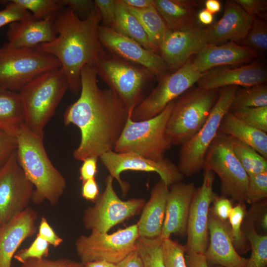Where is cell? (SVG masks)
I'll return each mask as SVG.
<instances>
[{
	"label": "cell",
	"mask_w": 267,
	"mask_h": 267,
	"mask_svg": "<svg viewBox=\"0 0 267 267\" xmlns=\"http://www.w3.org/2000/svg\"><path fill=\"white\" fill-rule=\"evenodd\" d=\"M94 66L86 65L81 72V91L78 99L69 105L64 115L65 126H76L81 140L73 152L79 161L113 150L126 123L129 112L111 89L98 85Z\"/></svg>",
	"instance_id": "1"
},
{
	"label": "cell",
	"mask_w": 267,
	"mask_h": 267,
	"mask_svg": "<svg viewBox=\"0 0 267 267\" xmlns=\"http://www.w3.org/2000/svg\"><path fill=\"white\" fill-rule=\"evenodd\" d=\"M101 22L99 11L95 5L83 19L69 8L62 9L54 19L56 38L35 47L58 59L67 79L69 89L75 95L81 91L83 67L95 66L105 52L98 34Z\"/></svg>",
	"instance_id": "2"
},
{
	"label": "cell",
	"mask_w": 267,
	"mask_h": 267,
	"mask_svg": "<svg viewBox=\"0 0 267 267\" xmlns=\"http://www.w3.org/2000/svg\"><path fill=\"white\" fill-rule=\"evenodd\" d=\"M16 157L25 175L34 186L32 201H47L56 205L66 188V180L51 163L45 150L43 139L24 123L15 134Z\"/></svg>",
	"instance_id": "3"
},
{
	"label": "cell",
	"mask_w": 267,
	"mask_h": 267,
	"mask_svg": "<svg viewBox=\"0 0 267 267\" xmlns=\"http://www.w3.org/2000/svg\"><path fill=\"white\" fill-rule=\"evenodd\" d=\"M68 89V81L61 68L44 73L25 85L18 91L25 125L44 137L45 127Z\"/></svg>",
	"instance_id": "4"
},
{
	"label": "cell",
	"mask_w": 267,
	"mask_h": 267,
	"mask_svg": "<svg viewBox=\"0 0 267 267\" xmlns=\"http://www.w3.org/2000/svg\"><path fill=\"white\" fill-rule=\"evenodd\" d=\"M174 101L155 117L135 121L130 113L113 151L117 153L132 152L144 158L160 160L172 145L166 133L168 120Z\"/></svg>",
	"instance_id": "5"
},
{
	"label": "cell",
	"mask_w": 267,
	"mask_h": 267,
	"mask_svg": "<svg viewBox=\"0 0 267 267\" xmlns=\"http://www.w3.org/2000/svg\"><path fill=\"white\" fill-rule=\"evenodd\" d=\"M219 89L191 87L174 101L166 133L172 145H182L202 128L219 96Z\"/></svg>",
	"instance_id": "6"
},
{
	"label": "cell",
	"mask_w": 267,
	"mask_h": 267,
	"mask_svg": "<svg viewBox=\"0 0 267 267\" xmlns=\"http://www.w3.org/2000/svg\"><path fill=\"white\" fill-rule=\"evenodd\" d=\"M94 66L97 75L116 93L129 112L133 113L142 101L145 86L155 77L146 68L108 51Z\"/></svg>",
	"instance_id": "7"
},
{
	"label": "cell",
	"mask_w": 267,
	"mask_h": 267,
	"mask_svg": "<svg viewBox=\"0 0 267 267\" xmlns=\"http://www.w3.org/2000/svg\"><path fill=\"white\" fill-rule=\"evenodd\" d=\"M61 68L53 55L36 48H0V88L18 92L39 75Z\"/></svg>",
	"instance_id": "8"
},
{
	"label": "cell",
	"mask_w": 267,
	"mask_h": 267,
	"mask_svg": "<svg viewBox=\"0 0 267 267\" xmlns=\"http://www.w3.org/2000/svg\"><path fill=\"white\" fill-rule=\"evenodd\" d=\"M237 89L227 86L219 89L218 98L204 124L181 145L178 167L183 176H192L203 169L205 154L219 133L223 117L229 111Z\"/></svg>",
	"instance_id": "9"
},
{
	"label": "cell",
	"mask_w": 267,
	"mask_h": 267,
	"mask_svg": "<svg viewBox=\"0 0 267 267\" xmlns=\"http://www.w3.org/2000/svg\"><path fill=\"white\" fill-rule=\"evenodd\" d=\"M204 167L219 176L223 196L238 203L246 202L249 176L234 154L227 135L218 133L205 154Z\"/></svg>",
	"instance_id": "10"
},
{
	"label": "cell",
	"mask_w": 267,
	"mask_h": 267,
	"mask_svg": "<svg viewBox=\"0 0 267 267\" xmlns=\"http://www.w3.org/2000/svg\"><path fill=\"white\" fill-rule=\"evenodd\" d=\"M114 178L110 175L105 179V189L92 206L86 209L83 222L86 229L108 233L113 227L141 213L146 203L144 198L122 200L113 187Z\"/></svg>",
	"instance_id": "11"
},
{
	"label": "cell",
	"mask_w": 267,
	"mask_h": 267,
	"mask_svg": "<svg viewBox=\"0 0 267 267\" xmlns=\"http://www.w3.org/2000/svg\"><path fill=\"white\" fill-rule=\"evenodd\" d=\"M139 236L136 224L109 234L92 231L82 235L75 241L81 262L105 261L117 264L136 249Z\"/></svg>",
	"instance_id": "12"
},
{
	"label": "cell",
	"mask_w": 267,
	"mask_h": 267,
	"mask_svg": "<svg viewBox=\"0 0 267 267\" xmlns=\"http://www.w3.org/2000/svg\"><path fill=\"white\" fill-rule=\"evenodd\" d=\"M203 74L195 69L191 58L177 70L166 73L158 79L155 88L134 110L132 119L142 121L157 115L169 103L192 87Z\"/></svg>",
	"instance_id": "13"
},
{
	"label": "cell",
	"mask_w": 267,
	"mask_h": 267,
	"mask_svg": "<svg viewBox=\"0 0 267 267\" xmlns=\"http://www.w3.org/2000/svg\"><path fill=\"white\" fill-rule=\"evenodd\" d=\"M99 158L109 175L118 181L124 196L130 189L129 183L121 178V174L124 171L156 173L168 187L180 182L184 176L177 166L166 158L153 160L134 153H117L113 150L103 154Z\"/></svg>",
	"instance_id": "14"
},
{
	"label": "cell",
	"mask_w": 267,
	"mask_h": 267,
	"mask_svg": "<svg viewBox=\"0 0 267 267\" xmlns=\"http://www.w3.org/2000/svg\"><path fill=\"white\" fill-rule=\"evenodd\" d=\"M34 189L19 164L15 151L0 168V221L2 224L28 207Z\"/></svg>",
	"instance_id": "15"
},
{
	"label": "cell",
	"mask_w": 267,
	"mask_h": 267,
	"mask_svg": "<svg viewBox=\"0 0 267 267\" xmlns=\"http://www.w3.org/2000/svg\"><path fill=\"white\" fill-rule=\"evenodd\" d=\"M201 185L194 192L191 201L186 229V251L204 254L208 246L210 206L217 197L213 191L215 174L204 167Z\"/></svg>",
	"instance_id": "16"
},
{
	"label": "cell",
	"mask_w": 267,
	"mask_h": 267,
	"mask_svg": "<svg viewBox=\"0 0 267 267\" xmlns=\"http://www.w3.org/2000/svg\"><path fill=\"white\" fill-rule=\"evenodd\" d=\"M98 34L101 44L109 52L146 68L158 79L167 73L169 69L157 53L145 48L134 40L102 25L98 27Z\"/></svg>",
	"instance_id": "17"
},
{
	"label": "cell",
	"mask_w": 267,
	"mask_h": 267,
	"mask_svg": "<svg viewBox=\"0 0 267 267\" xmlns=\"http://www.w3.org/2000/svg\"><path fill=\"white\" fill-rule=\"evenodd\" d=\"M207 44L203 28L195 24L169 29L159 48V55L168 69L174 71Z\"/></svg>",
	"instance_id": "18"
},
{
	"label": "cell",
	"mask_w": 267,
	"mask_h": 267,
	"mask_svg": "<svg viewBox=\"0 0 267 267\" xmlns=\"http://www.w3.org/2000/svg\"><path fill=\"white\" fill-rule=\"evenodd\" d=\"M254 17L247 13L234 0H226L221 19L203 28L207 44L219 45L242 41L247 34Z\"/></svg>",
	"instance_id": "19"
},
{
	"label": "cell",
	"mask_w": 267,
	"mask_h": 267,
	"mask_svg": "<svg viewBox=\"0 0 267 267\" xmlns=\"http://www.w3.org/2000/svg\"><path fill=\"white\" fill-rule=\"evenodd\" d=\"M267 80L266 68L253 63L235 68L218 67L204 73L196 84L204 90L218 89L227 86L250 87L265 84Z\"/></svg>",
	"instance_id": "20"
},
{
	"label": "cell",
	"mask_w": 267,
	"mask_h": 267,
	"mask_svg": "<svg viewBox=\"0 0 267 267\" xmlns=\"http://www.w3.org/2000/svg\"><path fill=\"white\" fill-rule=\"evenodd\" d=\"M37 212L28 207L0 228V267H11L12 258L22 243L36 234Z\"/></svg>",
	"instance_id": "21"
},
{
	"label": "cell",
	"mask_w": 267,
	"mask_h": 267,
	"mask_svg": "<svg viewBox=\"0 0 267 267\" xmlns=\"http://www.w3.org/2000/svg\"><path fill=\"white\" fill-rule=\"evenodd\" d=\"M208 230L210 244L204 254L207 262L222 267H245L248 259L242 257L235 249L227 222L210 212Z\"/></svg>",
	"instance_id": "22"
},
{
	"label": "cell",
	"mask_w": 267,
	"mask_h": 267,
	"mask_svg": "<svg viewBox=\"0 0 267 267\" xmlns=\"http://www.w3.org/2000/svg\"><path fill=\"white\" fill-rule=\"evenodd\" d=\"M170 187L160 236L162 239L170 238L172 234L182 236L186 233L190 207L196 190L193 182L185 183L180 181Z\"/></svg>",
	"instance_id": "23"
},
{
	"label": "cell",
	"mask_w": 267,
	"mask_h": 267,
	"mask_svg": "<svg viewBox=\"0 0 267 267\" xmlns=\"http://www.w3.org/2000/svg\"><path fill=\"white\" fill-rule=\"evenodd\" d=\"M257 56L254 50L230 42L219 45L207 44L191 57V61L195 69L203 73L216 67L246 64Z\"/></svg>",
	"instance_id": "24"
},
{
	"label": "cell",
	"mask_w": 267,
	"mask_h": 267,
	"mask_svg": "<svg viewBox=\"0 0 267 267\" xmlns=\"http://www.w3.org/2000/svg\"><path fill=\"white\" fill-rule=\"evenodd\" d=\"M54 19H37L32 16L10 24L6 33L8 42L5 44L14 48H34L51 42L56 37Z\"/></svg>",
	"instance_id": "25"
},
{
	"label": "cell",
	"mask_w": 267,
	"mask_h": 267,
	"mask_svg": "<svg viewBox=\"0 0 267 267\" xmlns=\"http://www.w3.org/2000/svg\"><path fill=\"white\" fill-rule=\"evenodd\" d=\"M169 187L162 180L152 188L136 223L140 237L153 239L161 235L165 217Z\"/></svg>",
	"instance_id": "26"
},
{
	"label": "cell",
	"mask_w": 267,
	"mask_h": 267,
	"mask_svg": "<svg viewBox=\"0 0 267 267\" xmlns=\"http://www.w3.org/2000/svg\"><path fill=\"white\" fill-rule=\"evenodd\" d=\"M219 132L250 146L267 159V133L247 125L230 111L223 117Z\"/></svg>",
	"instance_id": "27"
},
{
	"label": "cell",
	"mask_w": 267,
	"mask_h": 267,
	"mask_svg": "<svg viewBox=\"0 0 267 267\" xmlns=\"http://www.w3.org/2000/svg\"><path fill=\"white\" fill-rule=\"evenodd\" d=\"M154 4L169 30L195 24L194 1L154 0Z\"/></svg>",
	"instance_id": "28"
},
{
	"label": "cell",
	"mask_w": 267,
	"mask_h": 267,
	"mask_svg": "<svg viewBox=\"0 0 267 267\" xmlns=\"http://www.w3.org/2000/svg\"><path fill=\"white\" fill-rule=\"evenodd\" d=\"M24 121V110L18 92L0 91V131L15 135Z\"/></svg>",
	"instance_id": "29"
},
{
	"label": "cell",
	"mask_w": 267,
	"mask_h": 267,
	"mask_svg": "<svg viewBox=\"0 0 267 267\" xmlns=\"http://www.w3.org/2000/svg\"><path fill=\"white\" fill-rule=\"evenodd\" d=\"M113 29L134 40L145 48L157 53L138 19L129 11L121 0H116Z\"/></svg>",
	"instance_id": "30"
},
{
	"label": "cell",
	"mask_w": 267,
	"mask_h": 267,
	"mask_svg": "<svg viewBox=\"0 0 267 267\" xmlns=\"http://www.w3.org/2000/svg\"><path fill=\"white\" fill-rule=\"evenodd\" d=\"M126 7L138 19L146 33L151 44L156 51L158 52L169 29L155 6L144 9Z\"/></svg>",
	"instance_id": "31"
},
{
	"label": "cell",
	"mask_w": 267,
	"mask_h": 267,
	"mask_svg": "<svg viewBox=\"0 0 267 267\" xmlns=\"http://www.w3.org/2000/svg\"><path fill=\"white\" fill-rule=\"evenodd\" d=\"M232 150L248 176L267 172V159L250 146L228 136Z\"/></svg>",
	"instance_id": "32"
},
{
	"label": "cell",
	"mask_w": 267,
	"mask_h": 267,
	"mask_svg": "<svg viewBox=\"0 0 267 267\" xmlns=\"http://www.w3.org/2000/svg\"><path fill=\"white\" fill-rule=\"evenodd\" d=\"M267 106V86L265 84L236 90L229 111L242 107Z\"/></svg>",
	"instance_id": "33"
},
{
	"label": "cell",
	"mask_w": 267,
	"mask_h": 267,
	"mask_svg": "<svg viewBox=\"0 0 267 267\" xmlns=\"http://www.w3.org/2000/svg\"><path fill=\"white\" fill-rule=\"evenodd\" d=\"M244 234L251 249L245 267H267V236L258 233L252 222L248 224Z\"/></svg>",
	"instance_id": "34"
},
{
	"label": "cell",
	"mask_w": 267,
	"mask_h": 267,
	"mask_svg": "<svg viewBox=\"0 0 267 267\" xmlns=\"http://www.w3.org/2000/svg\"><path fill=\"white\" fill-rule=\"evenodd\" d=\"M136 250L143 267H166L162 256V239L160 236L153 239L139 237L136 242Z\"/></svg>",
	"instance_id": "35"
},
{
	"label": "cell",
	"mask_w": 267,
	"mask_h": 267,
	"mask_svg": "<svg viewBox=\"0 0 267 267\" xmlns=\"http://www.w3.org/2000/svg\"><path fill=\"white\" fill-rule=\"evenodd\" d=\"M246 215V208L244 203H238L234 206L230 213L228 220L231 239L235 249L245 253L248 251L247 239L241 227Z\"/></svg>",
	"instance_id": "36"
},
{
	"label": "cell",
	"mask_w": 267,
	"mask_h": 267,
	"mask_svg": "<svg viewBox=\"0 0 267 267\" xmlns=\"http://www.w3.org/2000/svg\"><path fill=\"white\" fill-rule=\"evenodd\" d=\"M25 9L31 11L37 19L54 18L64 7L60 0H13Z\"/></svg>",
	"instance_id": "37"
},
{
	"label": "cell",
	"mask_w": 267,
	"mask_h": 267,
	"mask_svg": "<svg viewBox=\"0 0 267 267\" xmlns=\"http://www.w3.org/2000/svg\"><path fill=\"white\" fill-rule=\"evenodd\" d=\"M244 46L257 53L267 49V25L261 19L254 17L252 25L244 39Z\"/></svg>",
	"instance_id": "38"
},
{
	"label": "cell",
	"mask_w": 267,
	"mask_h": 267,
	"mask_svg": "<svg viewBox=\"0 0 267 267\" xmlns=\"http://www.w3.org/2000/svg\"><path fill=\"white\" fill-rule=\"evenodd\" d=\"M162 251L166 267H187L185 245L170 238L162 239Z\"/></svg>",
	"instance_id": "39"
},
{
	"label": "cell",
	"mask_w": 267,
	"mask_h": 267,
	"mask_svg": "<svg viewBox=\"0 0 267 267\" xmlns=\"http://www.w3.org/2000/svg\"><path fill=\"white\" fill-rule=\"evenodd\" d=\"M230 112L247 125L267 133V106L242 107Z\"/></svg>",
	"instance_id": "40"
},
{
	"label": "cell",
	"mask_w": 267,
	"mask_h": 267,
	"mask_svg": "<svg viewBox=\"0 0 267 267\" xmlns=\"http://www.w3.org/2000/svg\"><path fill=\"white\" fill-rule=\"evenodd\" d=\"M267 197V172L249 176L246 202L255 204Z\"/></svg>",
	"instance_id": "41"
},
{
	"label": "cell",
	"mask_w": 267,
	"mask_h": 267,
	"mask_svg": "<svg viewBox=\"0 0 267 267\" xmlns=\"http://www.w3.org/2000/svg\"><path fill=\"white\" fill-rule=\"evenodd\" d=\"M49 246L47 241L37 233L30 246L16 253L14 258L21 264L31 259L45 258L49 255Z\"/></svg>",
	"instance_id": "42"
},
{
	"label": "cell",
	"mask_w": 267,
	"mask_h": 267,
	"mask_svg": "<svg viewBox=\"0 0 267 267\" xmlns=\"http://www.w3.org/2000/svg\"><path fill=\"white\" fill-rule=\"evenodd\" d=\"M4 1L5 7L0 10V28L8 24L29 19L33 16L28 10L13 0Z\"/></svg>",
	"instance_id": "43"
},
{
	"label": "cell",
	"mask_w": 267,
	"mask_h": 267,
	"mask_svg": "<svg viewBox=\"0 0 267 267\" xmlns=\"http://www.w3.org/2000/svg\"><path fill=\"white\" fill-rule=\"evenodd\" d=\"M84 264L72 260L59 258L50 260L46 258L31 259L22 263L20 267H83Z\"/></svg>",
	"instance_id": "44"
},
{
	"label": "cell",
	"mask_w": 267,
	"mask_h": 267,
	"mask_svg": "<svg viewBox=\"0 0 267 267\" xmlns=\"http://www.w3.org/2000/svg\"><path fill=\"white\" fill-rule=\"evenodd\" d=\"M116 0H95L94 5L99 11L103 26L114 28L116 16Z\"/></svg>",
	"instance_id": "45"
},
{
	"label": "cell",
	"mask_w": 267,
	"mask_h": 267,
	"mask_svg": "<svg viewBox=\"0 0 267 267\" xmlns=\"http://www.w3.org/2000/svg\"><path fill=\"white\" fill-rule=\"evenodd\" d=\"M15 135L0 131V168L16 151Z\"/></svg>",
	"instance_id": "46"
},
{
	"label": "cell",
	"mask_w": 267,
	"mask_h": 267,
	"mask_svg": "<svg viewBox=\"0 0 267 267\" xmlns=\"http://www.w3.org/2000/svg\"><path fill=\"white\" fill-rule=\"evenodd\" d=\"M37 234L54 247L60 246L63 242V239L58 235L48 222L45 217L41 219Z\"/></svg>",
	"instance_id": "47"
},
{
	"label": "cell",
	"mask_w": 267,
	"mask_h": 267,
	"mask_svg": "<svg viewBox=\"0 0 267 267\" xmlns=\"http://www.w3.org/2000/svg\"><path fill=\"white\" fill-rule=\"evenodd\" d=\"M213 202L210 212L221 221L227 222L233 208L231 201L225 196H217Z\"/></svg>",
	"instance_id": "48"
},
{
	"label": "cell",
	"mask_w": 267,
	"mask_h": 267,
	"mask_svg": "<svg viewBox=\"0 0 267 267\" xmlns=\"http://www.w3.org/2000/svg\"><path fill=\"white\" fill-rule=\"evenodd\" d=\"M247 13L255 17V16H265L267 11V2L265 0H235Z\"/></svg>",
	"instance_id": "49"
},
{
	"label": "cell",
	"mask_w": 267,
	"mask_h": 267,
	"mask_svg": "<svg viewBox=\"0 0 267 267\" xmlns=\"http://www.w3.org/2000/svg\"><path fill=\"white\" fill-rule=\"evenodd\" d=\"M64 7L67 6L78 16L79 14L87 17L94 7V1L91 0H60Z\"/></svg>",
	"instance_id": "50"
},
{
	"label": "cell",
	"mask_w": 267,
	"mask_h": 267,
	"mask_svg": "<svg viewBox=\"0 0 267 267\" xmlns=\"http://www.w3.org/2000/svg\"><path fill=\"white\" fill-rule=\"evenodd\" d=\"M96 157H90L85 159L80 168L79 179L82 182L89 179L94 178L97 173V161Z\"/></svg>",
	"instance_id": "51"
},
{
	"label": "cell",
	"mask_w": 267,
	"mask_h": 267,
	"mask_svg": "<svg viewBox=\"0 0 267 267\" xmlns=\"http://www.w3.org/2000/svg\"><path fill=\"white\" fill-rule=\"evenodd\" d=\"M81 194L82 197L88 201L93 202L96 201L100 192L95 178L82 182Z\"/></svg>",
	"instance_id": "52"
},
{
	"label": "cell",
	"mask_w": 267,
	"mask_h": 267,
	"mask_svg": "<svg viewBox=\"0 0 267 267\" xmlns=\"http://www.w3.org/2000/svg\"><path fill=\"white\" fill-rule=\"evenodd\" d=\"M185 261L187 267H209L207 261L203 254L186 251Z\"/></svg>",
	"instance_id": "53"
},
{
	"label": "cell",
	"mask_w": 267,
	"mask_h": 267,
	"mask_svg": "<svg viewBox=\"0 0 267 267\" xmlns=\"http://www.w3.org/2000/svg\"><path fill=\"white\" fill-rule=\"evenodd\" d=\"M117 267H143L140 256L136 249L116 264Z\"/></svg>",
	"instance_id": "54"
},
{
	"label": "cell",
	"mask_w": 267,
	"mask_h": 267,
	"mask_svg": "<svg viewBox=\"0 0 267 267\" xmlns=\"http://www.w3.org/2000/svg\"><path fill=\"white\" fill-rule=\"evenodd\" d=\"M126 6L137 9H144L155 6L154 0H121Z\"/></svg>",
	"instance_id": "55"
},
{
	"label": "cell",
	"mask_w": 267,
	"mask_h": 267,
	"mask_svg": "<svg viewBox=\"0 0 267 267\" xmlns=\"http://www.w3.org/2000/svg\"><path fill=\"white\" fill-rule=\"evenodd\" d=\"M198 20L203 24L209 25L214 20V16L212 13L206 9L201 10L197 15Z\"/></svg>",
	"instance_id": "56"
},
{
	"label": "cell",
	"mask_w": 267,
	"mask_h": 267,
	"mask_svg": "<svg viewBox=\"0 0 267 267\" xmlns=\"http://www.w3.org/2000/svg\"><path fill=\"white\" fill-rule=\"evenodd\" d=\"M205 5V9L213 14L219 12L221 9V4L218 0H207Z\"/></svg>",
	"instance_id": "57"
},
{
	"label": "cell",
	"mask_w": 267,
	"mask_h": 267,
	"mask_svg": "<svg viewBox=\"0 0 267 267\" xmlns=\"http://www.w3.org/2000/svg\"><path fill=\"white\" fill-rule=\"evenodd\" d=\"M84 267H117L116 264L105 261L89 262L84 264Z\"/></svg>",
	"instance_id": "58"
},
{
	"label": "cell",
	"mask_w": 267,
	"mask_h": 267,
	"mask_svg": "<svg viewBox=\"0 0 267 267\" xmlns=\"http://www.w3.org/2000/svg\"><path fill=\"white\" fill-rule=\"evenodd\" d=\"M259 222L263 229L265 231L267 229V213L266 211H264L261 215H260Z\"/></svg>",
	"instance_id": "59"
},
{
	"label": "cell",
	"mask_w": 267,
	"mask_h": 267,
	"mask_svg": "<svg viewBox=\"0 0 267 267\" xmlns=\"http://www.w3.org/2000/svg\"><path fill=\"white\" fill-rule=\"evenodd\" d=\"M1 224H2V223H1V222L0 221V226H1Z\"/></svg>",
	"instance_id": "60"
},
{
	"label": "cell",
	"mask_w": 267,
	"mask_h": 267,
	"mask_svg": "<svg viewBox=\"0 0 267 267\" xmlns=\"http://www.w3.org/2000/svg\"><path fill=\"white\" fill-rule=\"evenodd\" d=\"M3 89H3L0 88V91L2 90H3Z\"/></svg>",
	"instance_id": "61"
},
{
	"label": "cell",
	"mask_w": 267,
	"mask_h": 267,
	"mask_svg": "<svg viewBox=\"0 0 267 267\" xmlns=\"http://www.w3.org/2000/svg\"><path fill=\"white\" fill-rule=\"evenodd\" d=\"M83 267H84V266H83Z\"/></svg>",
	"instance_id": "62"
}]
</instances>
